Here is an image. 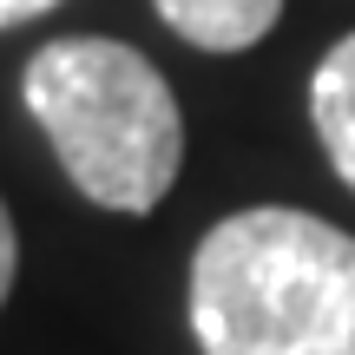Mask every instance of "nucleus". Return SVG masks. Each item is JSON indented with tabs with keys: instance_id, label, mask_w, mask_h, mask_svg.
I'll return each mask as SVG.
<instances>
[{
	"instance_id": "obj_1",
	"label": "nucleus",
	"mask_w": 355,
	"mask_h": 355,
	"mask_svg": "<svg viewBox=\"0 0 355 355\" xmlns=\"http://www.w3.org/2000/svg\"><path fill=\"white\" fill-rule=\"evenodd\" d=\"M204 355H355V237L290 204L204 230L191 257Z\"/></svg>"
},
{
	"instance_id": "obj_2",
	"label": "nucleus",
	"mask_w": 355,
	"mask_h": 355,
	"mask_svg": "<svg viewBox=\"0 0 355 355\" xmlns=\"http://www.w3.org/2000/svg\"><path fill=\"white\" fill-rule=\"evenodd\" d=\"M26 112L53 139L66 178L105 211H158L184 165V119L152 60L125 40L73 33L33 53Z\"/></svg>"
},
{
	"instance_id": "obj_3",
	"label": "nucleus",
	"mask_w": 355,
	"mask_h": 355,
	"mask_svg": "<svg viewBox=\"0 0 355 355\" xmlns=\"http://www.w3.org/2000/svg\"><path fill=\"white\" fill-rule=\"evenodd\" d=\"M165 26L204 53H243L277 26L283 0H158Z\"/></svg>"
},
{
	"instance_id": "obj_4",
	"label": "nucleus",
	"mask_w": 355,
	"mask_h": 355,
	"mask_svg": "<svg viewBox=\"0 0 355 355\" xmlns=\"http://www.w3.org/2000/svg\"><path fill=\"white\" fill-rule=\"evenodd\" d=\"M309 119H316V139L336 178L355 191V33L322 53L316 79H309Z\"/></svg>"
},
{
	"instance_id": "obj_5",
	"label": "nucleus",
	"mask_w": 355,
	"mask_h": 355,
	"mask_svg": "<svg viewBox=\"0 0 355 355\" xmlns=\"http://www.w3.org/2000/svg\"><path fill=\"white\" fill-rule=\"evenodd\" d=\"M13 263H20V237H13V217H7V204H0V303H7V290H13Z\"/></svg>"
},
{
	"instance_id": "obj_6",
	"label": "nucleus",
	"mask_w": 355,
	"mask_h": 355,
	"mask_svg": "<svg viewBox=\"0 0 355 355\" xmlns=\"http://www.w3.org/2000/svg\"><path fill=\"white\" fill-rule=\"evenodd\" d=\"M60 0H0V26H20V20H40V13H53Z\"/></svg>"
}]
</instances>
